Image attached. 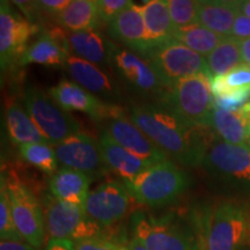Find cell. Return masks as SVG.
I'll return each instance as SVG.
<instances>
[{"instance_id": "cell-41", "label": "cell", "mask_w": 250, "mask_h": 250, "mask_svg": "<svg viewBox=\"0 0 250 250\" xmlns=\"http://www.w3.org/2000/svg\"><path fill=\"white\" fill-rule=\"evenodd\" d=\"M240 51L243 64L250 65V39L240 41Z\"/></svg>"}, {"instance_id": "cell-17", "label": "cell", "mask_w": 250, "mask_h": 250, "mask_svg": "<svg viewBox=\"0 0 250 250\" xmlns=\"http://www.w3.org/2000/svg\"><path fill=\"white\" fill-rule=\"evenodd\" d=\"M64 68L74 83L88 90L100 100L117 98L118 90L116 86L107 76V73L101 70V67L71 54L65 62Z\"/></svg>"}, {"instance_id": "cell-12", "label": "cell", "mask_w": 250, "mask_h": 250, "mask_svg": "<svg viewBox=\"0 0 250 250\" xmlns=\"http://www.w3.org/2000/svg\"><path fill=\"white\" fill-rule=\"evenodd\" d=\"M105 131L122 147L147 162L149 166L168 161V155L134 125L129 117L124 116L121 110L108 118Z\"/></svg>"}, {"instance_id": "cell-37", "label": "cell", "mask_w": 250, "mask_h": 250, "mask_svg": "<svg viewBox=\"0 0 250 250\" xmlns=\"http://www.w3.org/2000/svg\"><path fill=\"white\" fill-rule=\"evenodd\" d=\"M0 250H39L31 247L23 241H7L1 240L0 242Z\"/></svg>"}, {"instance_id": "cell-21", "label": "cell", "mask_w": 250, "mask_h": 250, "mask_svg": "<svg viewBox=\"0 0 250 250\" xmlns=\"http://www.w3.org/2000/svg\"><path fill=\"white\" fill-rule=\"evenodd\" d=\"M99 146L105 167L112 173L121 176L125 182L134 179L144 170L151 167L147 162L122 147L120 144L111 138L110 134L105 130H103L102 133L100 134Z\"/></svg>"}, {"instance_id": "cell-19", "label": "cell", "mask_w": 250, "mask_h": 250, "mask_svg": "<svg viewBox=\"0 0 250 250\" xmlns=\"http://www.w3.org/2000/svg\"><path fill=\"white\" fill-rule=\"evenodd\" d=\"M109 34L112 39L123 43L127 48L145 55L148 51L147 33L142 7L132 4L109 24Z\"/></svg>"}, {"instance_id": "cell-25", "label": "cell", "mask_w": 250, "mask_h": 250, "mask_svg": "<svg viewBox=\"0 0 250 250\" xmlns=\"http://www.w3.org/2000/svg\"><path fill=\"white\" fill-rule=\"evenodd\" d=\"M210 127L223 139L233 145H248L250 126L241 109L228 111L215 108L211 115Z\"/></svg>"}, {"instance_id": "cell-44", "label": "cell", "mask_w": 250, "mask_h": 250, "mask_svg": "<svg viewBox=\"0 0 250 250\" xmlns=\"http://www.w3.org/2000/svg\"><path fill=\"white\" fill-rule=\"evenodd\" d=\"M193 250H199V248H198V246H197V247H196V248H195V249H193Z\"/></svg>"}, {"instance_id": "cell-36", "label": "cell", "mask_w": 250, "mask_h": 250, "mask_svg": "<svg viewBox=\"0 0 250 250\" xmlns=\"http://www.w3.org/2000/svg\"><path fill=\"white\" fill-rule=\"evenodd\" d=\"M70 2L71 0H42V1H37V5H39V8L45 11L46 13L58 17L70 5Z\"/></svg>"}, {"instance_id": "cell-11", "label": "cell", "mask_w": 250, "mask_h": 250, "mask_svg": "<svg viewBox=\"0 0 250 250\" xmlns=\"http://www.w3.org/2000/svg\"><path fill=\"white\" fill-rule=\"evenodd\" d=\"M131 193L125 184L109 181L89 192L86 212L102 227H109L122 220L131 206Z\"/></svg>"}, {"instance_id": "cell-34", "label": "cell", "mask_w": 250, "mask_h": 250, "mask_svg": "<svg viewBox=\"0 0 250 250\" xmlns=\"http://www.w3.org/2000/svg\"><path fill=\"white\" fill-rule=\"evenodd\" d=\"M74 248L76 250H115V243L105 237H95L74 242Z\"/></svg>"}, {"instance_id": "cell-26", "label": "cell", "mask_w": 250, "mask_h": 250, "mask_svg": "<svg viewBox=\"0 0 250 250\" xmlns=\"http://www.w3.org/2000/svg\"><path fill=\"white\" fill-rule=\"evenodd\" d=\"M57 20L70 31L94 30L100 22L96 0H71Z\"/></svg>"}, {"instance_id": "cell-15", "label": "cell", "mask_w": 250, "mask_h": 250, "mask_svg": "<svg viewBox=\"0 0 250 250\" xmlns=\"http://www.w3.org/2000/svg\"><path fill=\"white\" fill-rule=\"evenodd\" d=\"M48 93L62 110L85 112L95 121L108 120L120 110L115 105L104 103L74 81L66 79L50 87Z\"/></svg>"}, {"instance_id": "cell-45", "label": "cell", "mask_w": 250, "mask_h": 250, "mask_svg": "<svg viewBox=\"0 0 250 250\" xmlns=\"http://www.w3.org/2000/svg\"><path fill=\"white\" fill-rule=\"evenodd\" d=\"M248 146H250V137H249V144H248Z\"/></svg>"}, {"instance_id": "cell-22", "label": "cell", "mask_w": 250, "mask_h": 250, "mask_svg": "<svg viewBox=\"0 0 250 250\" xmlns=\"http://www.w3.org/2000/svg\"><path fill=\"white\" fill-rule=\"evenodd\" d=\"M90 181L92 177L89 175L62 167L51 175L49 181L50 192L59 201L85 208L89 195Z\"/></svg>"}, {"instance_id": "cell-10", "label": "cell", "mask_w": 250, "mask_h": 250, "mask_svg": "<svg viewBox=\"0 0 250 250\" xmlns=\"http://www.w3.org/2000/svg\"><path fill=\"white\" fill-rule=\"evenodd\" d=\"M131 224L133 239L147 250H193L197 247L189 234L165 219L139 212L133 215Z\"/></svg>"}, {"instance_id": "cell-43", "label": "cell", "mask_w": 250, "mask_h": 250, "mask_svg": "<svg viewBox=\"0 0 250 250\" xmlns=\"http://www.w3.org/2000/svg\"><path fill=\"white\" fill-rule=\"evenodd\" d=\"M241 110L243 114H245V116L247 118V121H248V124L250 126V102H248L247 104L243 105V107L241 108Z\"/></svg>"}, {"instance_id": "cell-31", "label": "cell", "mask_w": 250, "mask_h": 250, "mask_svg": "<svg viewBox=\"0 0 250 250\" xmlns=\"http://www.w3.org/2000/svg\"><path fill=\"white\" fill-rule=\"evenodd\" d=\"M168 11L175 31L190 26L199 24L198 1L193 0H167Z\"/></svg>"}, {"instance_id": "cell-23", "label": "cell", "mask_w": 250, "mask_h": 250, "mask_svg": "<svg viewBox=\"0 0 250 250\" xmlns=\"http://www.w3.org/2000/svg\"><path fill=\"white\" fill-rule=\"evenodd\" d=\"M239 13V1H227V0L198 1L199 24L224 37L230 36L234 21Z\"/></svg>"}, {"instance_id": "cell-33", "label": "cell", "mask_w": 250, "mask_h": 250, "mask_svg": "<svg viewBox=\"0 0 250 250\" xmlns=\"http://www.w3.org/2000/svg\"><path fill=\"white\" fill-rule=\"evenodd\" d=\"M100 21L110 24L122 12L133 4L130 0H96Z\"/></svg>"}, {"instance_id": "cell-20", "label": "cell", "mask_w": 250, "mask_h": 250, "mask_svg": "<svg viewBox=\"0 0 250 250\" xmlns=\"http://www.w3.org/2000/svg\"><path fill=\"white\" fill-rule=\"evenodd\" d=\"M67 39L59 30L42 34L20 57V65L40 64L62 66L70 56Z\"/></svg>"}, {"instance_id": "cell-1", "label": "cell", "mask_w": 250, "mask_h": 250, "mask_svg": "<svg viewBox=\"0 0 250 250\" xmlns=\"http://www.w3.org/2000/svg\"><path fill=\"white\" fill-rule=\"evenodd\" d=\"M129 118L156 146L179 164L196 167L203 164L210 147L205 131L181 117L166 103L134 104Z\"/></svg>"}, {"instance_id": "cell-8", "label": "cell", "mask_w": 250, "mask_h": 250, "mask_svg": "<svg viewBox=\"0 0 250 250\" xmlns=\"http://www.w3.org/2000/svg\"><path fill=\"white\" fill-rule=\"evenodd\" d=\"M45 228L51 239L71 242L103 237L101 225L90 219L85 208L59 201L54 196L44 197Z\"/></svg>"}, {"instance_id": "cell-3", "label": "cell", "mask_w": 250, "mask_h": 250, "mask_svg": "<svg viewBox=\"0 0 250 250\" xmlns=\"http://www.w3.org/2000/svg\"><path fill=\"white\" fill-rule=\"evenodd\" d=\"M202 165L212 179L228 189L250 192V146L215 142Z\"/></svg>"}, {"instance_id": "cell-16", "label": "cell", "mask_w": 250, "mask_h": 250, "mask_svg": "<svg viewBox=\"0 0 250 250\" xmlns=\"http://www.w3.org/2000/svg\"><path fill=\"white\" fill-rule=\"evenodd\" d=\"M58 162L62 167L87 175L99 174L105 167L99 143L92 137L78 133L55 146Z\"/></svg>"}, {"instance_id": "cell-13", "label": "cell", "mask_w": 250, "mask_h": 250, "mask_svg": "<svg viewBox=\"0 0 250 250\" xmlns=\"http://www.w3.org/2000/svg\"><path fill=\"white\" fill-rule=\"evenodd\" d=\"M39 31V26L29 20H24L15 13L9 2H0V64L1 70L22 56L27 42Z\"/></svg>"}, {"instance_id": "cell-30", "label": "cell", "mask_w": 250, "mask_h": 250, "mask_svg": "<svg viewBox=\"0 0 250 250\" xmlns=\"http://www.w3.org/2000/svg\"><path fill=\"white\" fill-rule=\"evenodd\" d=\"M20 154L28 164L46 174L52 175L58 170V159L55 147L49 144L34 143L20 146Z\"/></svg>"}, {"instance_id": "cell-18", "label": "cell", "mask_w": 250, "mask_h": 250, "mask_svg": "<svg viewBox=\"0 0 250 250\" xmlns=\"http://www.w3.org/2000/svg\"><path fill=\"white\" fill-rule=\"evenodd\" d=\"M70 51L83 61L99 67L112 65L114 52L117 45L105 39L102 34L94 30L71 31L66 35Z\"/></svg>"}, {"instance_id": "cell-2", "label": "cell", "mask_w": 250, "mask_h": 250, "mask_svg": "<svg viewBox=\"0 0 250 250\" xmlns=\"http://www.w3.org/2000/svg\"><path fill=\"white\" fill-rule=\"evenodd\" d=\"M137 202L147 206H164L176 201L190 186V176L170 160L151 166L124 183Z\"/></svg>"}, {"instance_id": "cell-4", "label": "cell", "mask_w": 250, "mask_h": 250, "mask_svg": "<svg viewBox=\"0 0 250 250\" xmlns=\"http://www.w3.org/2000/svg\"><path fill=\"white\" fill-rule=\"evenodd\" d=\"M210 74L202 73L180 80L166 94L165 103L196 126L210 127L214 109Z\"/></svg>"}, {"instance_id": "cell-39", "label": "cell", "mask_w": 250, "mask_h": 250, "mask_svg": "<svg viewBox=\"0 0 250 250\" xmlns=\"http://www.w3.org/2000/svg\"><path fill=\"white\" fill-rule=\"evenodd\" d=\"M115 250H147L138 240L132 239L129 242H123L120 245L115 243Z\"/></svg>"}, {"instance_id": "cell-27", "label": "cell", "mask_w": 250, "mask_h": 250, "mask_svg": "<svg viewBox=\"0 0 250 250\" xmlns=\"http://www.w3.org/2000/svg\"><path fill=\"white\" fill-rule=\"evenodd\" d=\"M6 125H7L9 138L14 144L19 145V147L34 143L49 144L29 117L26 109H23L18 103H13L7 109Z\"/></svg>"}, {"instance_id": "cell-40", "label": "cell", "mask_w": 250, "mask_h": 250, "mask_svg": "<svg viewBox=\"0 0 250 250\" xmlns=\"http://www.w3.org/2000/svg\"><path fill=\"white\" fill-rule=\"evenodd\" d=\"M14 4L19 8L22 9V12L27 15L28 19H31V14H33L34 9L39 8L37 1H14Z\"/></svg>"}, {"instance_id": "cell-42", "label": "cell", "mask_w": 250, "mask_h": 250, "mask_svg": "<svg viewBox=\"0 0 250 250\" xmlns=\"http://www.w3.org/2000/svg\"><path fill=\"white\" fill-rule=\"evenodd\" d=\"M239 12L250 19V0L239 1Z\"/></svg>"}, {"instance_id": "cell-29", "label": "cell", "mask_w": 250, "mask_h": 250, "mask_svg": "<svg viewBox=\"0 0 250 250\" xmlns=\"http://www.w3.org/2000/svg\"><path fill=\"white\" fill-rule=\"evenodd\" d=\"M208 70L212 78L224 76L242 62L241 51H240V41L229 36L215 48L206 57Z\"/></svg>"}, {"instance_id": "cell-14", "label": "cell", "mask_w": 250, "mask_h": 250, "mask_svg": "<svg viewBox=\"0 0 250 250\" xmlns=\"http://www.w3.org/2000/svg\"><path fill=\"white\" fill-rule=\"evenodd\" d=\"M112 67L129 88L144 95L162 93L166 86L161 83L148 62L129 49L117 45L112 58ZM167 89V88H166Z\"/></svg>"}, {"instance_id": "cell-9", "label": "cell", "mask_w": 250, "mask_h": 250, "mask_svg": "<svg viewBox=\"0 0 250 250\" xmlns=\"http://www.w3.org/2000/svg\"><path fill=\"white\" fill-rule=\"evenodd\" d=\"M12 215L23 241L40 249L45 237V220L40 203L31 190L19 182L6 181Z\"/></svg>"}, {"instance_id": "cell-35", "label": "cell", "mask_w": 250, "mask_h": 250, "mask_svg": "<svg viewBox=\"0 0 250 250\" xmlns=\"http://www.w3.org/2000/svg\"><path fill=\"white\" fill-rule=\"evenodd\" d=\"M230 36L237 41L250 39V19L242 13L237 14Z\"/></svg>"}, {"instance_id": "cell-6", "label": "cell", "mask_w": 250, "mask_h": 250, "mask_svg": "<svg viewBox=\"0 0 250 250\" xmlns=\"http://www.w3.org/2000/svg\"><path fill=\"white\" fill-rule=\"evenodd\" d=\"M250 240V213L245 205L225 202L208 221L205 250H243Z\"/></svg>"}, {"instance_id": "cell-5", "label": "cell", "mask_w": 250, "mask_h": 250, "mask_svg": "<svg viewBox=\"0 0 250 250\" xmlns=\"http://www.w3.org/2000/svg\"><path fill=\"white\" fill-rule=\"evenodd\" d=\"M143 56L167 89H170L180 80L196 74L211 76L206 58L175 39L155 46Z\"/></svg>"}, {"instance_id": "cell-38", "label": "cell", "mask_w": 250, "mask_h": 250, "mask_svg": "<svg viewBox=\"0 0 250 250\" xmlns=\"http://www.w3.org/2000/svg\"><path fill=\"white\" fill-rule=\"evenodd\" d=\"M45 250H76V248H74V243L67 240L50 239Z\"/></svg>"}, {"instance_id": "cell-28", "label": "cell", "mask_w": 250, "mask_h": 250, "mask_svg": "<svg viewBox=\"0 0 250 250\" xmlns=\"http://www.w3.org/2000/svg\"><path fill=\"white\" fill-rule=\"evenodd\" d=\"M174 39L206 58L226 37L218 35L202 24H195L177 29L174 34Z\"/></svg>"}, {"instance_id": "cell-7", "label": "cell", "mask_w": 250, "mask_h": 250, "mask_svg": "<svg viewBox=\"0 0 250 250\" xmlns=\"http://www.w3.org/2000/svg\"><path fill=\"white\" fill-rule=\"evenodd\" d=\"M24 109L49 145L57 146L80 133L79 122L36 87H30L24 93Z\"/></svg>"}, {"instance_id": "cell-24", "label": "cell", "mask_w": 250, "mask_h": 250, "mask_svg": "<svg viewBox=\"0 0 250 250\" xmlns=\"http://www.w3.org/2000/svg\"><path fill=\"white\" fill-rule=\"evenodd\" d=\"M140 7L147 33L148 51L174 40L175 27L168 11L167 0H151Z\"/></svg>"}, {"instance_id": "cell-32", "label": "cell", "mask_w": 250, "mask_h": 250, "mask_svg": "<svg viewBox=\"0 0 250 250\" xmlns=\"http://www.w3.org/2000/svg\"><path fill=\"white\" fill-rule=\"evenodd\" d=\"M0 237L1 240H7V241H23L20 233L18 232L12 215L4 174H1V182H0Z\"/></svg>"}]
</instances>
